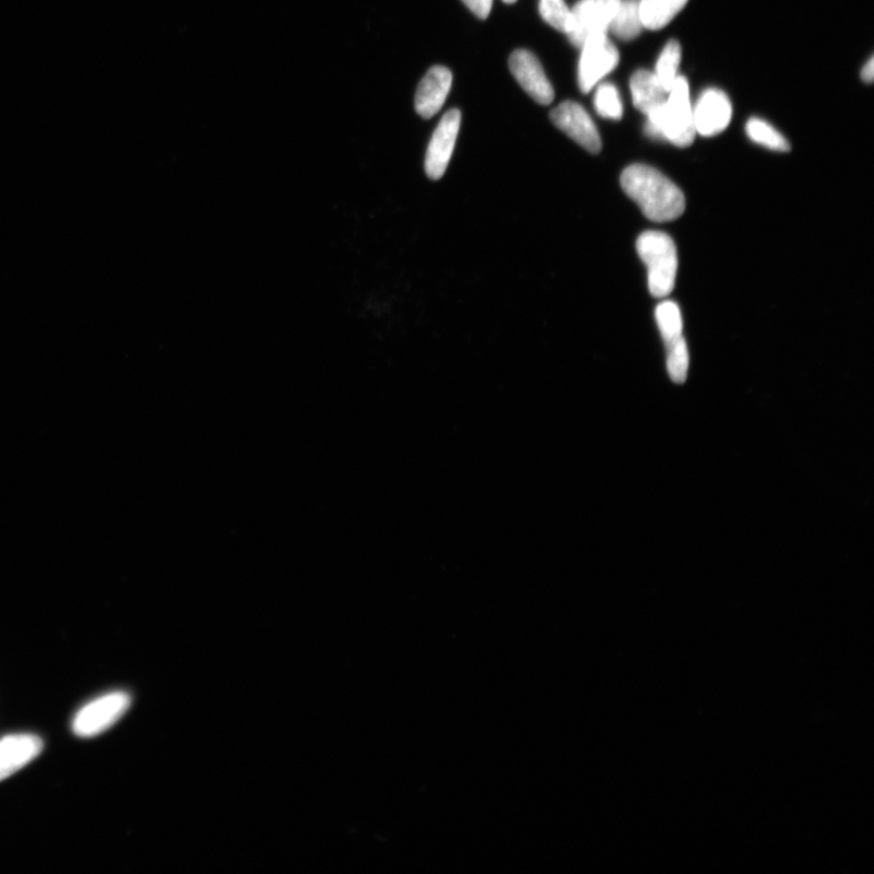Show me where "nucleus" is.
<instances>
[{
  "label": "nucleus",
  "instance_id": "obj_1",
  "mask_svg": "<svg viewBox=\"0 0 874 874\" xmlns=\"http://www.w3.org/2000/svg\"><path fill=\"white\" fill-rule=\"evenodd\" d=\"M622 189L639 205L645 217L666 223L681 218L685 198L681 189L657 169L645 164H633L621 177Z\"/></svg>",
  "mask_w": 874,
  "mask_h": 874
},
{
  "label": "nucleus",
  "instance_id": "obj_2",
  "mask_svg": "<svg viewBox=\"0 0 874 874\" xmlns=\"http://www.w3.org/2000/svg\"><path fill=\"white\" fill-rule=\"evenodd\" d=\"M645 132L656 140L672 142L677 148L691 147L696 137L691 90L685 77L677 76L668 91L664 105L647 116Z\"/></svg>",
  "mask_w": 874,
  "mask_h": 874
},
{
  "label": "nucleus",
  "instance_id": "obj_3",
  "mask_svg": "<svg viewBox=\"0 0 874 874\" xmlns=\"http://www.w3.org/2000/svg\"><path fill=\"white\" fill-rule=\"evenodd\" d=\"M636 251L647 267L649 290L655 297L670 295L675 286L677 253L670 235L646 231L636 241Z\"/></svg>",
  "mask_w": 874,
  "mask_h": 874
},
{
  "label": "nucleus",
  "instance_id": "obj_4",
  "mask_svg": "<svg viewBox=\"0 0 874 874\" xmlns=\"http://www.w3.org/2000/svg\"><path fill=\"white\" fill-rule=\"evenodd\" d=\"M619 4L620 0H580L571 9L569 24L565 30L570 42L581 49L590 40L608 35Z\"/></svg>",
  "mask_w": 874,
  "mask_h": 874
},
{
  "label": "nucleus",
  "instance_id": "obj_5",
  "mask_svg": "<svg viewBox=\"0 0 874 874\" xmlns=\"http://www.w3.org/2000/svg\"><path fill=\"white\" fill-rule=\"evenodd\" d=\"M131 704V697L125 692L101 696L80 709L75 717L74 733L79 737H94L106 732L125 715Z\"/></svg>",
  "mask_w": 874,
  "mask_h": 874
},
{
  "label": "nucleus",
  "instance_id": "obj_6",
  "mask_svg": "<svg viewBox=\"0 0 874 874\" xmlns=\"http://www.w3.org/2000/svg\"><path fill=\"white\" fill-rule=\"evenodd\" d=\"M581 50L579 86L584 94H588L619 65L620 53L608 35L590 40Z\"/></svg>",
  "mask_w": 874,
  "mask_h": 874
},
{
  "label": "nucleus",
  "instance_id": "obj_7",
  "mask_svg": "<svg viewBox=\"0 0 874 874\" xmlns=\"http://www.w3.org/2000/svg\"><path fill=\"white\" fill-rule=\"evenodd\" d=\"M550 119L557 128L567 134L580 147L591 153H599L601 139L593 119L578 102L565 101L550 112Z\"/></svg>",
  "mask_w": 874,
  "mask_h": 874
},
{
  "label": "nucleus",
  "instance_id": "obj_8",
  "mask_svg": "<svg viewBox=\"0 0 874 874\" xmlns=\"http://www.w3.org/2000/svg\"><path fill=\"white\" fill-rule=\"evenodd\" d=\"M461 115L458 110H451L439 123L431 138L426 157V172L428 177L439 180L445 174L452 153H454Z\"/></svg>",
  "mask_w": 874,
  "mask_h": 874
},
{
  "label": "nucleus",
  "instance_id": "obj_9",
  "mask_svg": "<svg viewBox=\"0 0 874 874\" xmlns=\"http://www.w3.org/2000/svg\"><path fill=\"white\" fill-rule=\"evenodd\" d=\"M511 74L521 88L541 105H549L554 100V89L544 69L531 51L519 49L509 59Z\"/></svg>",
  "mask_w": 874,
  "mask_h": 874
},
{
  "label": "nucleus",
  "instance_id": "obj_10",
  "mask_svg": "<svg viewBox=\"0 0 874 874\" xmlns=\"http://www.w3.org/2000/svg\"><path fill=\"white\" fill-rule=\"evenodd\" d=\"M696 134L714 137L724 131L733 117V106L722 90L708 89L693 109Z\"/></svg>",
  "mask_w": 874,
  "mask_h": 874
},
{
  "label": "nucleus",
  "instance_id": "obj_11",
  "mask_svg": "<svg viewBox=\"0 0 874 874\" xmlns=\"http://www.w3.org/2000/svg\"><path fill=\"white\" fill-rule=\"evenodd\" d=\"M42 738L30 735H10L0 742V781L33 762L43 750Z\"/></svg>",
  "mask_w": 874,
  "mask_h": 874
},
{
  "label": "nucleus",
  "instance_id": "obj_12",
  "mask_svg": "<svg viewBox=\"0 0 874 874\" xmlns=\"http://www.w3.org/2000/svg\"><path fill=\"white\" fill-rule=\"evenodd\" d=\"M452 87L451 71L434 66L421 79L416 94V111L423 118H431L444 106Z\"/></svg>",
  "mask_w": 874,
  "mask_h": 874
},
{
  "label": "nucleus",
  "instance_id": "obj_13",
  "mask_svg": "<svg viewBox=\"0 0 874 874\" xmlns=\"http://www.w3.org/2000/svg\"><path fill=\"white\" fill-rule=\"evenodd\" d=\"M631 91L635 107L646 117L660 110L668 96L656 75L645 69L635 72L631 79Z\"/></svg>",
  "mask_w": 874,
  "mask_h": 874
},
{
  "label": "nucleus",
  "instance_id": "obj_14",
  "mask_svg": "<svg viewBox=\"0 0 874 874\" xmlns=\"http://www.w3.org/2000/svg\"><path fill=\"white\" fill-rule=\"evenodd\" d=\"M643 28L639 0H620L609 33L619 39L632 40L642 34Z\"/></svg>",
  "mask_w": 874,
  "mask_h": 874
},
{
  "label": "nucleus",
  "instance_id": "obj_15",
  "mask_svg": "<svg viewBox=\"0 0 874 874\" xmlns=\"http://www.w3.org/2000/svg\"><path fill=\"white\" fill-rule=\"evenodd\" d=\"M688 0H639L644 28L661 29L682 12Z\"/></svg>",
  "mask_w": 874,
  "mask_h": 874
},
{
  "label": "nucleus",
  "instance_id": "obj_16",
  "mask_svg": "<svg viewBox=\"0 0 874 874\" xmlns=\"http://www.w3.org/2000/svg\"><path fill=\"white\" fill-rule=\"evenodd\" d=\"M655 316L664 345L684 337L682 312L674 302L666 301L658 305Z\"/></svg>",
  "mask_w": 874,
  "mask_h": 874
},
{
  "label": "nucleus",
  "instance_id": "obj_17",
  "mask_svg": "<svg viewBox=\"0 0 874 874\" xmlns=\"http://www.w3.org/2000/svg\"><path fill=\"white\" fill-rule=\"evenodd\" d=\"M750 140L769 150L777 152H788L789 142L768 122L760 118H750L746 127Z\"/></svg>",
  "mask_w": 874,
  "mask_h": 874
},
{
  "label": "nucleus",
  "instance_id": "obj_18",
  "mask_svg": "<svg viewBox=\"0 0 874 874\" xmlns=\"http://www.w3.org/2000/svg\"><path fill=\"white\" fill-rule=\"evenodd\" d=\"M682 61V47L676 40H670L658 58L655 75L666 91H670L677 78V68Z\"/></svg>",
  "mask_w": 874,
  "mask_h": 874
},
{
  "label": "nucleus",
  "instance_id": "obj_19",
  "mask_svg": "<svg viewBox=\"0 0 874 874\" xmlns=\"http://www.w3.org/2000/svg\"><path fill=\"white\" fill-rule=\"evenodd\" d=\"M666 354L668 373L674 383L683 384L687 377L688 364H691L685 338L666 344Z\"/></svg>",
  "mask_w": 874,
  "mask_h": 874
},
{
  "label": "nucleus",
  "instance_id": "obj_20",
  "mask_svg": "<svg viewBox=\"0 0 874 874\" xmlns=\"http://www.w3.org/2000/svg\"><path fill=\"white\" fill-rule=\"evenodd\" d=\"M594 105L598 115L609 119H621L623 115V105L620 98V92L611 84H603L596 89Z\"/></svg>",
  "mask_w": 874,
  "mask_h": 874
},
{
  "label": "nucleus",
  "instance_id": "obj_21",
  "mask_svg": "<svg viewBox=\"0 0 874 874\" xmlns=\"http://www.w3.org/2000/svg\"><path fill=\"white\" fill-rule=\"evenodd\" d=\"M540 13L544 22L565 34L567 30L571 9L563 0H540Z\"/></svg>",
  "mask_w": 874,
  "mask_h": 874
},
{
  "label": "nucleus",
  "instance_id": "obj_22",
  "mask_svg": "<svg viewBox=\"0 0 874 874\" xmlns=\"http://www.w3.org/2000/svg\"><path fill=\"white\" fill-rule=\"evenodd\" d=\"M472 13H474L480 18H487L491 10L493 0H463Z\"/></svg>",
  "mask_w": 874,
  "mask_h": 874
},
{
  "label": "nucleus",
  "instance_id": "obj_23",
  "mask_svg": "<svg viewBox=\"0 0 874 874\" xmlns=\"http://www.w3.org/2000/svg\"><path fill=\"white\" fill-rule=\"evenodd\" d=\"M861 78H862L863 81H865V84H872L873 78H874V59L873 58H871L869 60V63L865 66H863L862 72H861Z\"/></svg>",
  "mask_w": 874,
  "mask_h": 874
},
{
  "label": "nucleus",
  "instance_id": "obj_24",
  "mask_svg": "<svg viewBox=\"0 0 874 874\" xmlns=\"http://www.w3.org/2000/svg\"><path fill=\"white\" fill-rule=\"evenodd\" d=\"M503 2H506L507 4H512L516 3L517 0H503Z\"/></svg>",
  "mask_w": 874,
  "mask_h": 874
}]
</instances>
